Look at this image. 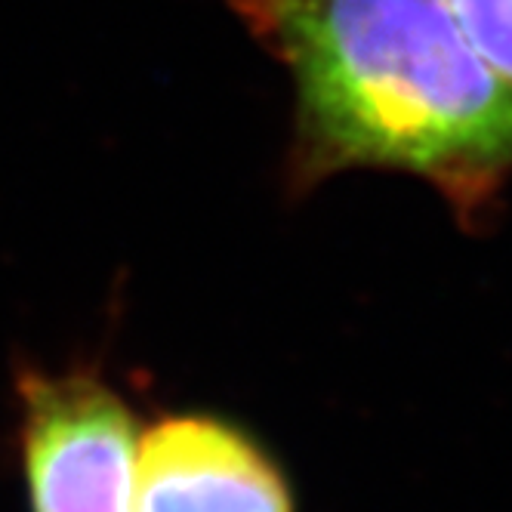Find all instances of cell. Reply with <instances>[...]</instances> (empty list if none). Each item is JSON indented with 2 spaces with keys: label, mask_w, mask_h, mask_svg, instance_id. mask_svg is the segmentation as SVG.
Returning a JSON list of instances; mask_svg holds the SVG:
<instances>
[{
  "label": "cell",
  "mask_w": 512,
  "mask_h": 512,
  "mask_svg": "<svg viewBox=\"0 0 512 512\" xmlns=\"http://www.w3.org/2000/svg\"><path fill=\"white\" fill-rule=\"evenodd\" d=\"M19 457L31 512H130L136 417L99 371L25 368Z\"/></svg>",
  "instance_id": "7a4b0ae2"
},
{
  "label": "cell",
  "mask_w": 512,
  "mask_h": 512,
  "mask_svg": "<svg viewBox=\"0 0 512 512\" xmlns=\"http://www.w3.org/2000/svg\"><path fill=\"white\" fill-rule=\"evenodd\" d=\"M294 81L284 186L346 170L423 179L466 229L512 179V87L475 53L451 0H229Z\"/></svg>",
  "instance_id": "6da1fadb"
},
{
  "label": "cell",
  "mask_w": 512,
  "mask_h": 512,
  "mask_svg": "<svg viewBox=\"0 0 512 512\" xmlns=\"http://www.w3.org/2000/svg\"><path fill=\"white\" fill-rule=\"evenodd\" d=\"M130 512H294V497L250 432L213 414H170L136 435Z\"/></svg>",
  "instance_id": "3957f363"
},
{
  "label": "cell",
  "mask_w": 512,
  "mask_h": 512,
  "mask_svg": "<svg viewBox=\"0 0 512 512\" xmlns=\"http://www.w3.org/2000/svg\"><path fill=\"white\" fill-rule=\"evenodd\" d=\"M451 7L475 53L512 87V0H451Z\"/></svg>",
  "instance_id": "277c9868"
}]
</instances>
